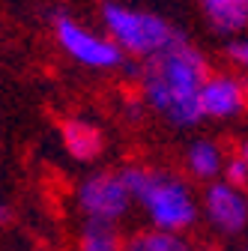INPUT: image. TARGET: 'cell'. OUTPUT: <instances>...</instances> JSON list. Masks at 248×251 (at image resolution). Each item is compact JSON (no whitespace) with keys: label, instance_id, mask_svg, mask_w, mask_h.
I'll use <instances>...</instances> for the list:
<instances>
[{"label":"cell","instance_id":"cell-11","mask_svg":"<svg viewBox=\"0 0 248 251\" xmlns=\"http://www.w3.org/2000/svg\"><path fill=\"white\" fill-rule=\"evenodd\" d=\"M189 165H192L195 176H212V174L222 171V152H219V147L209 144V141H198L189 150Z\"/></svg>","mask_w":248,"mask_h":251},{"label":"cell","instance_id":"cell-5","mask_svg":"<svg viewBox=\"0 0 248 251\" xmlns=\"http://www.w3.org/2000/svg\"><path fill=\"white\" fill-rule=\"evenodd\" d=\"M129 188L123 182V174H96L81 185V206L90 212V218L111 222L129 206Z\"/></svg>","mask_w":248,"mask_h":251},{"label":"cell","instance_id":"cell-1","mask_svg":"<svg viewBox=\"0 0 248 251\" xmlns=\"http://www.w3.org/2000/svg\"><path fill=\"white\" fill-rule=\"evenodd\" d=\"M141 81L147 102L176 126H195L203 117L200 93L206 84V60L182 33H176L162 51L147 57Z\"/></svg>","mask_w":248,"mask_h":251},{"label":"cell","instance_id":"cell-4","mask_svg":"<svg viewBox=\"0 0 248 251\" xmlns=\"http://www.w3.org/2000/svg\"><path fill=\"white\" fill-rule=\"evenodd\" d=\"M152 222L165 230H182L195 222V203L189 198V192L182 188V182L159 174L156 176V185H152V192L144 198Z\"/></svg>","mask_w":248,"mask_h":251},{"label":"cell","instance_id":"cell-12","mask_svg":"<svg viewBox=\"0 0 248 251\" xmlns=\"http://www.w3.org/2000/svg\"><path fill=\"white\" fill-rule=\"evenodd\" d=\"M206 15H209V21L215 24V30H224V33H233V30L248 27V3L227 6V9H212V12H206Z\"/></svg>","mask_w":248,"mask_h":251},{"label":"cell","instance_id":"cell-6","mask_svg":"<svg viewBox=\"0 0 248 251\" xmlns=\"http://www.w3.org/2000/svg\"><path fill=\"white\" fill-rule=\"evenodd\" d=\"M206 212L215 225H219L222 230L227 233H236L242 230L245 225V201L233 192L230 185H209V192H206Z\"/></svg>","mask_w":248,"mask_h":251},{"label":"cell","instance_id":"cell-8","mask_svg":"<svg viewBox=\"0 0 248 251\" xmlns=\"http://www.w3.org/2000/svg\"><path fill=\"white\" fill-rule=\"evenodd\" d=\"M60 132H63L66 150L75 155L78 162H93L102 152V147H105L102 132L96 129V126L84 123V120H63L60 123Z\"/></svg>","mask_w":248,"mask_h":251},{"label":"cell","instance_id":"cell-2","mask_svg":"<svg viewBox=\"0 0 248 251\" xmlns=\"http://www.w3.org/2000/svg\"><path fill=\"white\" fill-rule=\"evenodd\" d=\"M102 15H105V27L111 30L114 42L120 48L132 51V54H141V57H152L165 45H171L174 36L179 33V30H174L159 15L126 9V6H117V3H105Z\"/></svg>","mask_w":248,"mask_h":251},{"label":"cell","instance_id":"cell-16","mask_svg":"<svg viewBox=\"0 0 248 251\" xmlns=\"http://www.w3.org/2000/svg\"><path fill=\"white\" fill-rule=\"evenodd\" d=\"M9 215H12V212H9L6 206H0V225H6V222H9Z\"/></svg>","mask_w":248,"mask_h":251},{"label":"cell","instance_id":"cell-17","mask_svg":"<svg viewBox=\"0 0 248 251\" xmlns=\"http://www.w3.org/2000/svg\"><path fill=\"white\" fill-rule=\"evenodd\" d=\"M242 159H245V162H248V141H245V144H242Z\"/></svg>","mask_w":248,"mask_h":251},{"label":"cell","instance_id":"cell-14","mask_svg":"<svg viewBox=\"0 0 248 251\" xmlns=\"http://www.w3.org/2000/svg\"><path fill=\"white\" fill-rule=\"evenodd\" d=\"M230 57L236 60V63H242V66H248V42H233L230 48Z\"/></svg>","mask_w":248,"mask_h":251},{"label":"cell","instance_id":"cell-10","mask_svg":"<svg viewBox=\"0 0 248 251\" xmlns=\"http://www.w3.org/2000/svg\"><path fill=\"white\" fill-rule=\"evenodd\" d=\"M84 251H120L117 230L111 227V222L90 218L84 227Z\"/></svg>","mask_w":248,"mask_h":251},{"label":"cell","instance_id":"cell-13","mask_svg":"<svg viewBox=\"0 0 248 251\" xmlns=\"http://www.w3.org/2000/svg\"><path fill=\"white\" fill-rule=\"evenodd\" d=\"M227 182L230 185H248V162L242 155H236V159L227 162Z\"/></svg>","mask_w":248,"mask_h":251},{"label":"cell","instance_id":"cell-9","mask_svg":"<svg viewBox=\"0 0 248 251\" xmlns=\"http://www.w3.org/2000/svg\"><path fill=\"white\" fill-rule=\"evenodd\" d=\"M123 251H212V248L209 245H189L179 236L159 230V233H135L123 245Z\"/></svg>","mask_w":248,"mask_h":251},{"label":"cell","instance_id":"cell-7","mask_svg":"<svg viewBox=\"0 0 248 251\" xmlns=\"http://www.w3.org/2000/svg\"><path fill=\"white\" fill-rule=\"evenodd\" d=\"M203 117H233L245 105L242 84L233 78H209L200 93Z\"/></svg>","mask_w":248,"mask_h":251},{"label":"cell","instance_id":"cell-3","mask_svg":"<svg viewBox=\"0 0 248 251\" xmlns=\"http://www.w3.org/2000/svg\"><path fill=\"white\" fill-rule=\"evenodd\" d=\"M54 33H57V42L78 63H87V66H96V69H111L123 63V48L114 39H102L96 33H90L69 15H54Z\"/></svg>","mask_w":248,"mask_h":251},{"label":"cell","instance_id":"cell-15","mask_svg":"<svg viewBox=\"0 0 248 251\" xmlns=\"http://www.w3.org/2000/svg\"><path fill=\"white\" fill-rule=\"evenodd\" d=\"M239 3H248V0H203V9L212 12V9H227V6H239Z\"/></svg>","mask_w":248,"mask_h":251}]
</instances>
